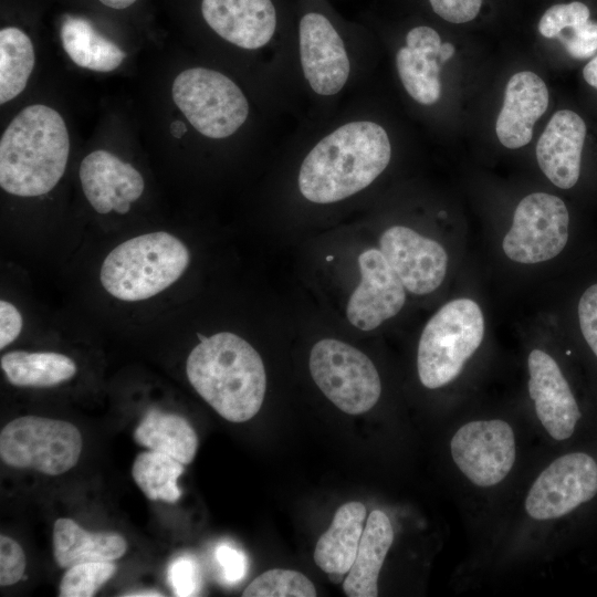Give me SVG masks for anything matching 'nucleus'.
<instances>
[{"label": "nucleus", "instance_id": "1", "mask_svg": "<svg viewBox=\"0 0 597 597\" xmlns=\"http://www.w3.org/2000/svg\"><path fill=\"white\" fill-rule=\"evenodd\" d=\"M386 130L368 121L347 123L321 139L304 158L298 188L307 200L332 203L369 186L388 166Z\"/></svg>", "mask_w": 597, "mask_h": 597}, {"label": "nucleus", "instance_id": "2", "mask_svg": "<svg viewBox=\"0 0 597 597\" xmlns=\"http://www.w3.org/2000/svg\"><path fill=\"white\" fill-rule=\"evenodd\" d=\"M186 371L196 391L231 422L250 420L262 406L266 389L262 358L237 334L206 337L190 352Z\"/></svg>", "mask_w": 597, "mask_h": 597}, {"label": "nucleus", "instance_id": "3", "mask_svg": "<svg viewBox=\"0 0 597 597\" xmlns=\"http://www.w3.org/2000/svg\"><path fill=\"white\" fill-rule=\"evenodd\" d=\"M69 153V133L62 116L42 104L27 106L1 136V188L19 197L48 193L62 178Z\"/></svg>", "mask_w": 597, "mask_h": 597}, {"label": "nucleus", "instance_id": "4", "mask_svg": "<svg viewBox=\"0 0 597 597\" xmlns=\"http://www.w3.org/2000/svg\"><path fill=\"white\" fill-rule=\"evenodd\" d=\"M189 261V251L177 237L164 231L146 233L114 248L102 263L100 280L116 298L143 301L174 284Z\"/></svg>", "mask_w": 597, "mask_h": 597}, {"label": "nucleus", "instance_id": "5", "mask_svg": "<svg viewBox=\"0 0 597 597\" xmlns=\"http://www.w3.org/2000/svg\"><path fill=\"white\" fill-rule=\"evenodd\" d=\"M484 337V317L471 298H455L426 324L418 345L417 368L421 384L440 388L454 380Z\"/></svg>", "mask_w": 597, "mask_h": 597}, {"label": "nucleus", "instance_id": "6", "mask_svg": "<svg viewBox=\"0 0 597 597\" xmlns=\"http://www.w3.org/2000/svg\"><path fill=\"white\" fill-rule=\"evenodd\" d=\"M82 436L71 422L23 416L0 433V457L9 467L59 475L72 469L82 451Z\"/></svg>", "mask_w": 597, "mask_h": 597}, {"label": "nucleus", "instance_id": "7", "mask_svg": "<svg viewBox=\"0 0 597 597\" xmlns=\"http://www.w3.org/2000/svg\"><path fill=\"white\" fill-rule=\"evenodd\" d=\"M172 100L203 136L224 138L238 130L249 114V103L228 76L206 67H191L176 76Z\"/></svg>", "mask_w": 597, "mask_h": 597}, {"label": "nucleus", "instance_id": "8", "mask_svg": "<svg viewBox=\"0 0 597 597\" xmlns=\"http://www.w3.org/2000/svg\"><path fill=\"white\" fill-rule=\"evenodd\" d=\"M310 371L322 392L348 415L370 410L378 401L381 384L373 362L359 349L337 339L314 344Z\"/></svg>", "mask_w": 597, "mask_h": 597}, {"label": "nucleus", "instance_id": "9", "mask_svg": "<svg viewBox=\"0 0 597 597\" xmlns=\"http://www.w3.org/2000/svg\"><path fill=\"white\" fill-rule=\"evenodd\" d=\"M568 223V210L561 198L533 192L519 202L502 242L503 251L523 264L548 261L565 248Z\"/></svg>", "mask_w": 597, "mask_h": 597}, {"label": "nucleus", "instance_id": "10", "mask_svg": "<svg viewBox=\"0 0 597 597\" xmlns=\"http://www.w3.org/2000/svg\"><path fill=\"white\" fill-rule=\"evenodd\" d=\"M597 494V462L585 452L555 459L532 484L526 513L534 520L559 519L593 500Z\"/></svg>", "mask_w": 597, "mask_h": 597}, {"label": "nucleus", "instance_id": "11", "mask_svg": "<svg viewBox=\"0 0 597 597\" xmlns=\"http://www.w3.org/2000/svg\"><path fill=\"white\" fill-rule=\"evenodd\" d=\"M452 459L473 484H499L515 461V439L511 426L501 419L470 421L458 429L450 442Z\"/></svg>", "mask_w": 597, "mask_h": 597}, {"label": "nucleus", "instance_id": "12", "mask_svg": "<svg viewBox=\"0 0 597 597\" xmlns=\"http://www.w3.org/2000/svg\"><path fill=\"white\" fill-rule=\"evenodd\" d=\"M379 248L409 292L429 294L443 282L448 254L436 240L408 227L394 226L380 235Z\"/></svg>", "mask_w": 597, "mask_h": 597}, {"label": "nucleus", "instance_id": "13", "mask_svg": "<svg viewBox=\"0 0 597 597\" xmlns=\"http://www.w3.org/2000/svg\"><path fill=\"white\" fill-rule=\"evenodd\" d=\"M360 282L352 293L346 315L352 325L371 331L397 315L406 302V287L380 250L358 256Z\"/></svg>", "mask_w": 597, "mask_h": 597}, {"label": "nucleus", "instance_id": "14", "mask_svg": "<svg viewBox=\"0 0 597 597\" xmlns=\"http://www.w3.org/2000/svg\"><path fill=\"white\" fill-rule=\"evenodd\" d=\"M300 56L304 76L312 90L324 96L338 93L349 75L344 43L323 14L311 12L300 22Z\"/></svg>", "mask_w": 597, "mask_h": 597}, {"label": "nucleus", "instance_id": "15", "mask_svg": "<svg viewBox=\"0 0 597 597\" xmlns=\"http://www.w3.org/2000/svg\"><path fill=\"white\" fill-rule=\"evenodd\" d=\"M527 365L528 392L538 420L554 440L570 438L582 413L558 364L544 350L533 349Z\"/></svg>", "mask_w": 597, "mask_h": 597}, {"label": "nucleus", "instance_id": "16", "mask_svg": "<svg viewBox=\"0 0 597 597\" xmlns=\"http://www.w3.org/2000/svg\"><path fill=\"white\" fill-rule=\"evenodd\" d=\"M201 13L222 39L248 50L264 46L276 28L271 0H202Z\"/></svg>", "mask_w": 597, "mask_h": 597}, {"label": "nucleus", "instance_id": "17", "mask_svg": "<svg viewBox=\"0 0 597 597\" xmlns=\"http://www.w3.org/2000/svg\"><path fill=\"white\" fill-rule=\"evenodd\" d=\"M585 136V122L569 109L554 113L542 133L536 159L544 175L558 188L569 189L578 181Z\"/></svg>", "mask_w": 597, "mask_h": 597}, {"label": "nucleus", "instance_id": "18", "mask_svg": "<svg viewBox=\"0 0 597 597\" xmlns=\"http://www.w3.org/2000/svg\"><path fill=\"white\" fill-rule=\"evenodd\" d=\"M547 106L548 90L537 74L523 71L512 75L495 124L500 143L510 149L527 145L535 122L546 112Z\"/></svg>", "mask_w": 597, "mask_h": 597}, {"label": "nucleus", "instance_id": "19", "mask_svg": "<svg viewBox=\"0 0 597 597\" xmlns=\"http://www.w3.org/2000/svg\"><path fill=\"white\" fill-rule=\"evenodd\" d=\"M80 180L86 199L102 214L113 210V202L121 197L130 203L136 201L145 188L137 169L102 149L82 160Z\"/></svg>", "mask_w": 597, "mask_h": 597}, {"label": "nucleus", "instance_id": "20", "mask_svg": "<svg viewBox=\"0 0 597 597\" xmlns=\"http://www.w3.org/2000/svg\"><path fill=\"white\" fill-rule=\"evenodd\" d=\"M406 43L396 56L401 83L416 102L432 105L441 95L440 35L432 28L417 27L408 32Z\"/></svg>", "mask_w": 597, "mask_h": 597}, {"label": "nucleus", "instance_id": "21", "mask_svg": "<svg viewBox=\"0 0 597 597\" xmlns=\"http://www.w3.org/2000/svg\"><path fill=\"white\" fill-rule=\"evenodd\" d=\"M365 519L363 503H345L338 507L331 526L316 543L314 561L335 583L342 580L355 561Z\"/></svg>", "mask_w": 597, "mask_h": 597}, {"label": "nucleus", "instance_id": "22", "mask_svg": "<svg viewBox=\"0 0 597 597\" xmlns=\"http://www.w3.org/2000/svg\"><path fill=\"white\" fill-rule=\"evenodd\" d=\"M394 541V528L389 517L374 510L364 527L357 554L343 590L348 597L378 596V575Z\"/></svg>", "mask_w": 597, "mask_h": 597}, {"label": "nucleus", "instance_id": "23", "mask_svg": "<svg viewBox=\"0 0 597 597\" xmlns=\"http://www.w3.org/2000/svg\"><path fill=\"white\" fill-rule=\"evenodd\" d=\"M54 558L61 567L112 562L127 549L125 538L112 532L90 533L71 519H59L53 530Z\"/></svg>", "mask_w": 597, "mask_h": 597}, {"label": "nucleus", "instance_id": "24", "mask_svg": "<svg viewBox=\"0 0 597 597\" xmlns=\"http://www.w3.org/2000/svg\"><path fill=\"white\" fill-rule=\"evenodd\" d=\"M136 442L153 451L166 453L189 464L197 452L198 437L181 416L150 408L137 426Z\"/></svg>", "mask_w": 597, "mask_h": 597}, {"label": "nucleus", "instance_id": "25", "mask_svg": "<svg viewBox=\"0 0 597 597\" xmlns=\"http://www.w3.org/2000/svg\"><path fill=\"white\" fill-rule=\"evenodd\" d=\"M60 35L64 51L81 67L111 72L126 57L119 46L100 34L85 18L66 17Z\"/></svg>", "mask_w": 597, "mask_h": 597}, {"label": "nucleus", "instance_id": "26", "mask_svg": "<svg viewBox=\"0 0 597 597\" xmlns=\"http://www.w3.org/2000/svg\"><path fill=\"white\" fill-rule=\"evenodd\" d=\"M7 379L18 387H51L76 374L74 360L63 354L15 350L1 357Z\"/></svg>", "mask_w": 597, "mask_h": 597}, {"label": "nucleus", "instance_id": "27", "mask_svg": "<svg viewBox=\"0 0 597 597\" xmlns=\"http://www.w3.org/2000/svg\"><path fill=\"white\" fill-rule=\"evenodd\" d=\"M35 62L30 38L20 29L0 31V103L17 97L25 88Z\"/></svg>", "mask_w": 597, "mask_h": 597}, {"label": "nucleus", "instance_id": "28", "mask_svg": "<svg viewBox=\"0 0 597 597\" xmlns=\"http://www.w3.org/2000/svg\"><path fill=\"white\" fill-rule=\"evenodd\" d=\"M184 470V463L177 459L151 450L136 457L132 475L148 499L175 503L181 495L177 480Z\"/></svg>", "mask_w": 597, "mask_h": 597}, {"label": "nucleus", "instance_id": "29", "mask_svg": "<svg viewBox=\"0 0 597 597\" xmlns=\"http://www.w3.org/2000/svg\"><path fill=\"white\" fill-rule=\"evenodd\" d=\"M244 597H314L313 583L302 573L273 568L259 575L244 589Z\"/></svg>", "mask_w": 597, "mask_h": 597}, {"label": "nucleus", "instance_id": "30", "mask_svg": "<svg viewBox=\"0 0 597 597\" xmlns=\"http://www.w3.org/2000/svg\"><path fill=\"white\" fill-rule=\"evenodd\" d=\"M112 562L76 564L66 570L60 583L61 597H91L116 573Z\"/></svg>", "mask_w": 597, "mask_h": 597}, {"label": "nucleus", "instance_id": "31", "mask_svg": "<svg viewBox=\"0 0 597 597\" xmlns=\"http://www.w3.org/2000/svg\"><path fill=\"white\" fill-rule=\"evenodd\" d=\"M589 15L588 7L583 2L554 4L542 15L538 31L547 39H556L565 29L588 21Z\"/></svg>", "mask_w": 597, "mask_h": 597}, {"label": "nucleus", "instance_id": "32", "mask_svg": "<svg viewBox=\"0 0 597 597\" xmlns=\"http://www.w3.org/2000/svg\"><path fill=\"white\" fill-rule=\"evenodd\" d=\"M167 579L175 596H196L201 588L200 567L190 556L174 559L168 567Z\"/></svg>", "mask_w": 597, "mask_h": 597}, {"label": "nucleus", "instance_id": "33", "mask_svg": "<svg viewBox=\"0 0 597 597\" xmlns=\"http://www.w3.org/2000/svg\"><path fill=\"white\" fill-rule=\"evenodd\" d=\"M556 39L570 56L578 60L591 57L597 52V22L588 20L565 29Z\"/></svg>", "mask_w": 597, "mask_h": 597}, {"label": "nucleus", "instance_id": "34", "mask_svg": "<svg viewBox=\"0 0 597 597\" xmlns=\"http://www.w3.org/2000/svg\"><path fill=\"white\" fill-rule=\"evenodd\" d=\"M25 556L22 547L14 540L0 536V584L1 586L13 585L19 582L24 573Z\"/></svg>", "mask_w": 597, "mask_h": 597}, {"label": "nucleus", "instance_id": "35", "mask_svg": "<svg viewBox=\"0 0 597 597\" xmlns=\"http://www.w3.org/2000/svg\"><path fill=\"white\" fill-rule=\"evenodd\" d=\"M214 557L226 583L238 584L245 577L248 558L241 549L222 543L217 546Z\"/></svg>", "mask_w": 597, "mask_h": 597}, {"label": "nucleus", "instance_id": "36", "mask_svg": "<svg viewBox=\"0 0 597 597\" xmlns=\"http://www.w3.org/2000/svg\"><path fill=\"white\" fill-rule=\"evenodd\" d=\"M578 318L582 334L597 357V283L583 293L578 303Z\"/></svg>", "mask_w": 597, "mask_h": 597}, {"label": "nucleus", "instance_id": "37", "mask_svg": "<svg viewBox=\"0 0 597 597\" xmlns=\"http://www.w3.org/2000/svg\"><path fill=\"white\" fill-rule=\"evenodd\" d=\"M433 11L452 23L473 20L482 6V0H429Z\"/></svg>", "mask_w": 597, "mask_h": 597}, {"label": "nucleus", "instance_id": "38", "mask_svg": "<svg viewBox=\"0 0 597 597\" xmlns=\"http://www.w3.org/2000/svg\"><path fill=\"white\" fill-rule=\"evenodd\" d=\"M22 316L8 301H0V348L11 344L22 331Z\"/></svg>", "mask_w": 597, "mask_h": 597}, {"label": "nucleus", "instance_id": "39", "mask_svg": "<svg viewBox=\"0 0 597 597\" xmlns=\"http://www.w3.org/2000/svg\"><path fill=\"white\" fill-rule=\"evenodd\" d=\"M583 76L590 86L597 88V55L585 65Z\"/></svg>", "mask_w": 597, "mask_h": 597}, {"label": "nucleus", "instance_id": "40", "mask_svg": "<svg viewBox=\"0 0 597 597\" xmlns=\"http://www.w3.org/2000/svg\"><path fill=\"white\" fill-rule=\"evenodd\" d=\"M454 46L453 44L449 43V42H444L441 44L440 46V51H439V63L440 64H443L444 62H447L448 60H450L453 54H454Z\"/></svg>", "mask_w": 597, "mask_h": 597}, {"label": "nucleus", "instance_id": "41", "mask_svg": "<svg viewBox=\"0 0 597 597\" xmlns=\"http://www.w3.org/2000/svg\"><path fill=\"white\" fill-rule=\"evenodd\" d=\"M100 1L106 7L121 10V9H125L132 6L137 0H100Z\"/></svg>", "mask_w": 597, "mask_h": 597}, {"label": "nucleus", "instance_id": "42", "mask_svg": "<svg viewBox=\"0 0 597 597\" xmlns=\"http://www.w3.org/2000/svg\"><path fill=\"white\" fill-rule=\"evenodd\" d=\"M187 132V126L182 121H174L170 124V133L174 137L180 138L182 137Z\"/></svg>", "mask_w": 597, "mask_h": 597}, {"label": "nucleus", "instance_id": "43", "mask_svg": "<svg viewBox=\"0 0 597 597\" xmlns=\"http://www.w3.org/2000/svg\"><path fill=\"white\" fill-rule=\"evenodd\" d=\"M129 209L130 202L122 197L113 202V210H115L117 213L125 214L129 211Z\"/></svg>", "mask_w": 597, "mask_h": 597}, {"label": "nucleus", "instance_id": "44", "mask_svg": "<svg viewBox=\"0 0 597 597\" xmlns=\"http://www.w3.org/2000/svg\"><path fill=\"white\" fill-rule=\"evenodd\" d=\"M123 596H129V597L146 596V597H148V596H163V594L157 591V590H138V591L125 594Z\"/></svg>", "mask_w": 597, "mask_h": 597}, {"label": "nucleus", "instance_id": "45", "mask_svg": "<svg viewBox=\"0 0 597 597\" xmlns=\"http://www.w3.org/2000/svg\"><path fill=\"white\" fill-rule=\"evenodd\" d=\"M326 259H327V260L329 261V260H332V259H333V256H327Z\"/></svg>", "mask_w": 597, "mask_h": 597}]
</instances>
